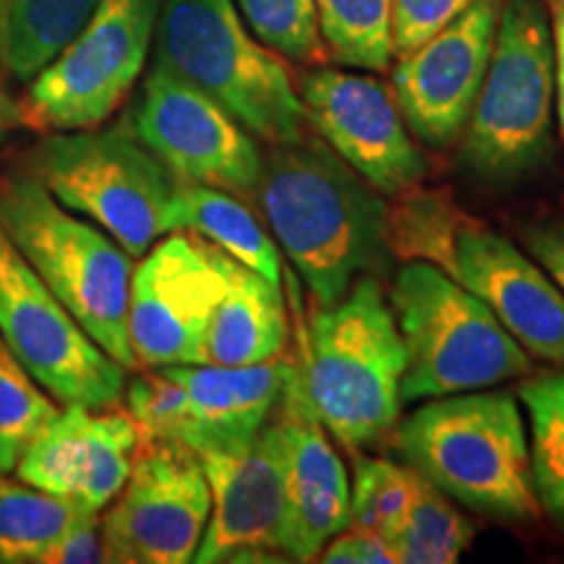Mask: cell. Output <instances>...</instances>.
<instances>
[{"label": "cell", "mask_w": 564, "mask_h": 564, "mask_svg": "<svg viewBox=\"0 0 564 564\" xmlns=\"http://www.w3.org/2000/svg\"><path fill=\"white\" fill-rule=\"evenodd\" d=\"M253 202L319 306L340 301L390 249L382 194L312 133L270 144Z\"/></svg>", "instance_id": "obj_1"}, {"label": "cell", "mask_w": 564, "mask_h": 564, "mask_svg": "<svg viewBox=\"0 0 564 564\" xmlns=\"http://www.w3.org/2000/svg\"><path fill=\"white\" fill-rule=\"evenodd\" d=\"M408 468L457 505L502 523L541 514L531 476V440L518 398L474 390L426 400L394 426Z\"/></svg>", "instance_id": "obj_2"}, {"label": "cell", "mask_w": 564, "mask_h": 564, "mask_svg": "<svg viewBox=\"0 0 564 564\" xmlns=\"http://www.w3.org/2000/svg\"><path fill=\"white\" fill-rule=\"evenodd\" d=\"M295 369L308 405L337 444L366 449L394 432L403 411L405 345L377 278L361 274L340 301L319 306Z\"/></svg>", "instance_id": "obj_3"}, {"label": "cell", "mask_w": 564, "mask_h": 564, "mask_svg": "<svg viewBox=\"0 0 564 564\" xmlns=\"http://www.w3.org/2000/svg\"><path fill=\"white\" fill-rule=\"evenodd\" d=\"M0 228L84 333L126 371L139 369L129 340L131 253L30 173L0 178Z\"/></svg>", "instance_id": "obj_4"}, {"label": "cell", "mask_w": 564, "mask_h": 564, "mask_svg": "<svg viewBox=\"0 0 564 564\" xmlns=\"http://www.w3.org/2000/svg\"><path fill=\"white\" fill-rule=\"evenodd\" d=\"M154 37V63L223 105L251 137L291 144L312 129L291 70L232 0H162Z\"/></svg>", "instance_id": "obj_5"}, {"label": "cell", "mask_w": 564, "mask_h": 564, "mask_svg": "<svg viewBox=\"0 0 564 564\" xmlns=\"http://www.w3.org/2000/svg\"><path fill=\"white\" fill-rule=\"evenodd\" d=\"M394 241L408 259L436 264L481 299L531 356L564 366V293L518 243L442 196H419L398 220L390 215Z\"/></svg>", "instance_id": "obj_6"}, {"label": "cell", "mask_w": 564, "mask_h": 564, "mask_svg": "<svg viewBox=\"0 0 564 564\" xmlns=\"http://www.w3.org/2000/svg\"><path fill=\"white\" fill-rule=\"evenodd\" d=\"M26 173L63 207L89 217L131 259L181 230V181L129 123L45 133L26 154Z\"/></svg>", "instance_id": "obj_7"}, {"label": "cell", "mask_w": 564, "mask_h": 564, "mask_svg": "<svg viewBox=\"0 0 564 564\" xmlns=\"http://www.w3.org/2000/svg\"><path fill=\"white\" fill-rule=\"evenodd\" d=\"M390 306L405 345L403 405L489 390L533 369L491 308L432 262L411 259L394 274Z\"/></svg>", "instance_id": "obj_8"}, {"label": "cell", "mask_w": 564, "mask_h": 564, "mask_svg": "<svg viewBox=\"0 0 564 564\" xmlns=\"http://www.w3.org/2000/svg\"><path fill=\"white\" fill-rule=\"evenodd\" d=\"M554 37L544 0H505L460 160L489 181L535 171L552 150Z\"/></svg>", "instance_id": "obj_9"}, {"label": "cell", "mask_w": 564, "mask_h": 564, "mask_svg": "<svg viewBox=\"0 0 564 564\" xmlns=\"http://www.w3.org/2000/svg\"><path fill=\"white\" fill-rule=\"evenodd\" d=\"M162 0H100L97 11L30 82L19 121L32 131L102 126L144 70Z\"/></svg>", "instance_id": "obj_10"}, {"label": "cell", "mask_w": 564, "mask_h": 564, "mask_svg": "<svg viewBox=\"0 0 564 564\" xmlns=\"http://www.w3.org/2000/svg\"><path fill=\"white\" fill-rule=\"evenodd\" d=\"M0 337L58 405L121 408L126 369L84 333L0 228Z\"/></svg>", "instance_id": "obj_11"}, {"label": "cell", "mask_w": 564, "mask_h": 564, "mask_svg": "<svg viewBox=\"0 0 564 564\" xmlns=\"http://www.w3.org/2000/svg\"><path fill=\"white\" fill-rule=\"evenodd\" d=\"M129 129L181 183L223 188L257 199L264 152L223 105L154 63Z\"/></svg>", "instance_id": "obj_12"}, {"label": "cell", "mask_w": 564, "mask_h": 564, "mask_svg": "<svg viewBox=\"0 0 564 564\" xmlns=\"http://www.w3.org/2000/svg\"><path fill=\"white\" fill-rule=\"evenodd\" d=\"M209 512L199 455L181 442H139L131 474L102 518V562H194Z\"/></svg>", "instance_id": "obj_13"}, {"label": "cell", "mask_w": 564, "mask_h": 564, "mask_svg": "<svg viewBox=\"0 0 564 564\" xmlns=\"http://www.w3.org/2000/svg\"><path fill=\"white\" fill-rule=\"evenodd\" d=\"M225 293L215 249L188 230L162 236L131 274L129 340L144 369L207 364L204 340Z\"/></svg>", "instance_id": "obj_14"}, {"label": "cell", "mask_w": 564, "mask_h": 564, "mask_svg": "<svg viewBox=\"0 0 564 564\" xmlns=\"http://www.w3.org/2000/svg\"><path fill=\"white\" fill-rule=\"evenodd\" d=\"M308 126L373 192L405 196L429 175L392 91L373 76L314 68L301 79Z\"/></svg>", "instance_id": "obj_15"}, {"label": "cell", "mask_w": 564, "mask_h": 564, "mask_svg": "<svg viewBox=\"0 0 564 564\" xmlns=\"http://www.w3.org/2000/svg\"><path fill=\"white\" fill-rule=\"evenodd\" d=\"M505 0H476L392 70V97L408 129L444 150L463 137L489 68Z\"/></svg>", "instance_id": "obj_16"}, {"label": "cell", "mask_w": 564, "mask_h": 564, "mask_svg": "<svg viewBox=\"0 0 564 564\" xmlns=\"http://www.w3.org/2000/svg\"><path fill=\"white\" fill-rule=\"evenodd\" d=\"M212 491V512L196 564L288 562L285 539V470L272 423L238 449L199 453Z\"/></svg>", "instance_id": "obj_17"}, {"label": "cell", "mask_w": 564, "mask_h": 564, "mask_svg": "<svg viewBox=\"0 0 564 564\" xmlns=\"http://www.w3.org/2000/svg\"><path fill=\"white\" fill-rule=\"evenodd\" d=\"M285 470L288 562H316L324 546L350 528V476L322 421L308 405L295 369L272 413Z\"/></svg>", "instance_id": "obj_18"}, {"label": "cell", "mask_w": 564, "mask_h": 564, "mask_svg": "<svg viewBox=\"0 0 564 564\" xmlns=\"http://www.w3.org/2000/svg\"><path fill=\"white\" fill-rule=\"evenodd\" d=\"M139 429L129 411L63 405L17 465L21 481L102 512L133 468Z\"/></svg>", "instance_id": "obj_19"}, {"label": "cell", "mask_w": 564, "mask_h": 564, "mask_svg": "<svg viewBox=\"0 0 564 564\" xmlns=\"http://www.w3.org/2000/svg\"><path fill=\"white\" fill-rule=\"evenodd\" d=\"M188 400L186 447L199 453L238 449L253 442L291 384L295 361L272 358L251 366H162Z\"/></svg>", "instance_id": "obj_20"}, {"label": "cell", "mask_w": 564, "mask_h": 564, "mask_svg": "<svg viewBox=\"0 0 564 564\" xmlns=\"http://www.w3.org/2000/svg\"><path fill=\"white\" fill-rule=\"evenodd\" d=\"M215 257L225 274V293L212 314L204 340L207 364L251 366L280 358L291 337L280 285H272L220 249H215Z\"/></svg>", "instance_id": "obj_21"}, {"label": "cell", "mask_w": 564, "mask_h": 564, "mask_svg": "<svg viewBox=\"0 0 564 564\" xmlns=\"http://www.w3.org/2000/svg\"><path fill=\"white\" fill-rule=\"evenodd\" d=\"M181 230L204 238L230 259L282 288L278 246L241 196L202 183H181Z\"/></svg>", "instance_id": "obj_22"}, {"label": "cell", "mask_w": 564, "mask_h": 564, "mask_svg": "<svg viewBox=\"0 0 564 564\" xmlns=\"http://www.w3.org/2000/svg\"><path fill=\"white\" fill-rule=\"evenodd\" d=\"M95 512L21 478L0 476V562L47 564L82 514Z\"/></svg>", "instance_id": "obj_23"}, {"label": "cell", "mask_w": 564, "mask_h": 564, "mask_svg": "<svg viewBox=\"0 0 564 564\" xmlns=\"http://www.w3.org/2000/svg\"><path fill=\"white\" fill-rule=\"evenodd\" d=\"M100 0H9L3 68L17 82H32L97 11Z\"/></svg>", "instance_id": "obj_24"}, {"label": "cell", "mask_w": 564, "mask_h": 564, "mask_svg": "<svg viewBox=\"0 0 564 564\" xmlns=\"http://www.w3.org/2000/svg\"><path fill=\"white\" fill-rule=\"evenodd\" d=\"M474 539L476 525L453 499L415 474L411 505L390 539L398 564H455Z\"/></svg>", "instance_id": "obj_25"}, {"label": "cell", "mask_w": 564, "mask_h": 564, "mask_svg": "<svg viewBox=\"0 0 564 564\" xmlns=\"http://www.w3.org/2000/svg\"><path fill=\"white\" fill-rule=\"evenodd\" d=\"M520 400L531 419V476L541 512L564 528V369L528 379Z\"/></svg>", "instance_id": "obj_26"}, {"label": "cell", "mask_w": 564, "mask_h": 564, "mask_svg": "<svg viewBox=\"0 0 564 564\" xmlns=\"http://www.w3.org/2000/svg\"><path fill=\"white\" fill-rule=\"evenodd\" d=\"M327 55L345 68L384 70L392 58V0H314Z\"/></svg>", "instance_id": "obj_27"}, {"label": "cell", "mask_w": 564, "mask_h": 564, "mask_svg": "<svg viewBox=\"0 0 564 564\" xmlns=\"http://www.w3.org/2000/svg\"><path fill=\"white\" fill-rule=\"evenodd\" d=\"M58 411L61 405L34 382L0 337V476L17 470L21 455Z\"/></svg>", "instance_id": "obj_28"}, {"label": "cell", "mask_w": 564, "mask_h": 564, "mask_svg": "<svg viewBox=\"0 0 564 564\" xmlns=\"http://www.w3.org/2000/svg\"><path fill=\"white\" fill-rule=\"evenodd\" d=\"M415 470L384 457L356 455L350 481V528L390 541L411 505Z\"/></svg>", "instance_id": "obj_29"}, {"label": "cell", "mask_w": 564, "mask_h": 564, "mask_svg": "<svg viewBox=\"0 0 564 564\" xmlns=\"http://www.w3.org/2000/svg\"><path fill=\"white\" fill-rule=\"evenodd\" d=\"M253 37L282 58L316 66L327 55L314 0H236Z\"/></svg>", "instance_id": "obj_30"}, {"label": "cell", "mask_w": 564, "mask_h": 564, "mask_svg": "<svg viewBox=\"0 0 564 564\" xmlns=\"http://www.w3.org/2000/svg\"><path fill=\"white\" fill-rule=\"evenodd\" d=\"M126 411L137 423L141 442H181L188 434V400L167 369H147L126 382Z\"/></svg>", "instance_id": "obj_31"}, {"label": "cell", "mask_w": 564, "mask_h": 564, "mask_svg": "<svg viewBox=\"0 0 564 564\" xmlns=\"http://www.w3.org/2000/svg\"><path fill=\"white\" fill-rule=\"evenodd\" d=\"M476 0H392V55L403 58Z\"/></svg>", "instance_id": "obj_32"}, {"label": "cell", "mask_w": 564, "mask_h": 564, "mask_svg": "<svg viewBox=\"0 0 564 564\" xmlns=\"http://www.w3.org/2000/svg\"><path fill=\"white\" fill-rule=\"evenodd\" d=\"M324 564H398L390 541L382 535L361 531V528H345L337 533L324 552L319 554Z\"/></svg>", "instance_id": "obj_33"}, {"label": "cell", "mask_w": 564, "mask_h": 564, "mask_svg": "<svg viewBox=\"0 0 564 564\" xmlns=\"http://www.w3.org/2000/svg\"><path fill=\"white\" fill-rule=\"evenodd\" d=\"M102 562V518L87 512L68 528L61 544L53 549L47 564H95Z\"/></svg>", "instance_id": "obj_34"}, {"label": "cell", "mask_w": 564, "mask_h": 564, "mask_svg": "<svg viewBox=\"0 0 564 564\" xmlns=\"http://www.w3.org/2000/svg\"><path fill=\"white\" fill-rule=\"evenodd\" d=\"M525 249L549 272L556 288L564 293V220L562 217H544V220L528 225Z\"/></svg>", "instance_id": "obj_35"}, {"label": "cell", "mask_w": 564, "mask_h": 564, "mask_svg": "<svg viewBox=\"0 0 564 564\" xmlns=\"http://www.w3.org/2000/svg\"><path fill=\"white\" fill-rule=\"evenodd\" d=\"M552 9V37H554V97L556 118L564 137V0H549Z\"/></svg>", "instance_id": "obj_36"}, {"label": "cell", "mask_w": 564, "mask_h": 564, "mask_svg": "<svg viewBox=\"0 0 564 564\" xmlns=\"http://www.w3.org/2000/svg\"><path fill=\"white\" fill-rule=\"evenodd\" d=\"M19 121V105H13V100L6 95L3 84H0V144H3L6 133L11 131V126Z\"/></svg>", "instance_id": "obj_37"}, {"label": "cell", "mask_w": 564, "mask_h": 564, "mask_svg": "<svg viewBox=\"0 0 564 564\" xmlns=\"http://www.w3.org/2000/svg\"><path fill=\"white\" fill-rule=\"evenodd\" d=\"M6 9H9V0H0V70H3V37H6Z\"/></svg>", "instance_id": "obj_38"}]
</instances>
